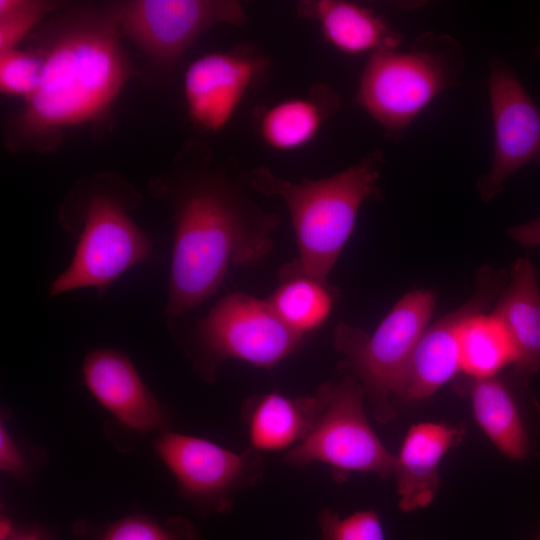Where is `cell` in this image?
Segmentation results:
<instances>
[{"label": "cell", "mask_w": 540, "mask_h": 540, "mask_svg": "<svg viewBox=\"0 0 540 540\" xmlns=\"http://www.w3.org/2000/svg\"><path fill=\"white\" fill-rule=\"evenodd\" d=\"M468 397L475 420L488 439L505 456L521 460L528 454V436L510 386L497 375L466 377L454 384Z\"/></svg>", "instance_id": "cell-20"}, {"label": "cell", "mask_w": 540, "mask_h": 540, "mask_svg": "<svg viewBox=\"0 0 540 540\" xmlns=\"http://www.w3.org/2000/svg\"><path fill=\"white\" fill-rule=\"evenodd\" d=\"M319 397L268 393L250 398L243 408L251 447L277 451L297 445L309 432L319 410Z\"/></svg>", "instance_id": "cell-19"}, {"label": "cell", "mask_w": 540, "mask_h": 540, "mask_svg": "<svg viewBox=\"0 0 540 540\" xmlns=\"http://www.w3.org/2000/svg\"><path fill=\"white\" fill-rule=\"evenodd\" d=\"M504 277L489 268L482 269L475 295L461 307L427 326L393 393L392 405L395 410L397 403L411 404L427 399L461 371L459 326L470 313L485 311L499 293Z\"/></svg>", "instance_id": "cell-13"}, {"label": "cell", "mask_w": 540, "mask_h": 540, "mask_svg": "<svg viewBox=\"0 0 540 540\" xmlns=\"http://www.w3.org/2000/svg\"><path fill=\"white\" fill-rule=\"evenodd\" d=\"M138 204L139 195L118 179L89 181L71 193L60 219L77 242L70 263L51 282V298L83 288L101 296L128 270L155 258L152 240L131 217Z\"/></svg>", "instance_id": "cell-4"}, {"label": "cell", "mask_w": 540, "mask_h": 540, "mask_svg": "<svg viewBox=\"0 0 540 540\" xmlns=\"http://www.w3.org/2000/svg\"><path fill=\"white\" fill-rule=\"evenodd\" d=\"M42 72L43 59L35 49L0 52V90L5 95L29 98L38 88Z\"/></svg>", "instance_id": "cell-25"}, {"label": "cell", "mask_w": 540, "mask_h": 540, "mask_svg": "<svg viewBox=\"0 0 540 540\" xmlns=\"http://www.w3.org/2000/svg\"><path fill=\"white\" fill-rule=\"evenodd\" d=\"M338 369L340 379L316 391L320 405L315 421L304 439L286 453L284 462L298 467L326 464L338 482L356 472L385 479L393 474L395 455L367 419L363 387L345 367L339 364Z\"/></svg>", "instance_id": "cell-6"}, {"label": "cell", "mask_w": 540, "mask_h": 540, "mask_svg": "<svg viewBox=\"0 0 540 540\" xmlns=\"http://www.w3.org/2000/svg\"><path fill=\"white\" fill-rule=\"evenodd\" d=\"M302 342L303 335L289 328L268 300L233 292L198 320L189 351L196 372L213 381L227 359L271 369Z\"/></svg>", "instance_id": "cell-8"}, {"label": "cell", "mask_w": 540, "mask_h": 540, "mask_svg": "<svg viewBox=\"0 0 540 540\" xmlns=\"http://www.w3.org/2000/svg\"><path fill=\"white\" fill-rule=\"evenodd\" d=\"M463 434L462 426L441 422H421L410 427L395 455L393 469L402 511L411 512L433 501L440 483L439 463Z\"/></svg>", "instance_id": "cell-15"}, {"label": "cell", "mask_w": 540, "mask_h": 540, "mask_svg": "<svg viewBox=\"0 0 540 540\" xmlns=\"http://www.w3.org/2000/svg\"><path fill=\"white\" fill-rule=\"evenodd\" d=\"M154 448L175 478L180 496L202 516L231 511L234 496L263 478L261 454L252 447L235 452L204 438L167 430L158 435Z\"/></svg>", "instance_id": "cell-10"}, {"label": "cell", "mask_w": 540, "mask_h": 540, "mask_svg": "<svg viewBox=\"0 0 540 540\" xmlns=\"http://www.w3.org/2000/svg\"><path fill=\"white\" fill-rule=\"evenodd\" d=\"M321 540H386L379 515L374 510H362L341 517L325 507L317 517Z\"/></svg>", "instance_id": "cell-26"}, {"label": "cell", "mask_w": 540, "mask_h": 540, "mask_svg": "<svg viewBox=\"0 0 540 540\" xmlns=\"http://www.w3.org/2000/svg\"><path fill=\"white\" fill-rule=\"evenodd\" d=\"M488 94L494 150L488 173L476 184L480 198L489 202L507 179L530 163L540 166V108L514 70L496 55L489 60Z\"/></svg>", "instance_id": "cell-11"}, {"label": "cell", "mask_w": 540, "mask_h": 540, "mask_svg": "<svg viewBox=\"0 0 540 540\" xmlns=\"http://www.w3.org/2000/svg\"><path fill=\"white\" fill-rule=\"evenodd\" d=\"M59 4L46 0H0V52L20 42Z\"/></svg>", "instance_id": "cell-24"}, {"label": "cell", "mask_w": 540, "mask_h": 540, "mask_svg": "<svg viewBox=\"0 0 540 540\" xmlns=\"http://www.w3.org/2000/svg\"><path fill=\"white\" fill-rule=\"evenodd\" d=\"M269 69L267 55L250 45L195 59L184 75V97L192 123L205 132L223 129Z\"/></svg>", "instance_id": "cell-12"}, {"label": "cell", "mask_w": 540, "mask_h": 540, "mask_svg": "<svg viewBox=\"0 0 540 540\" xmlns=\"http://www.w3.org/2000/svg\"><path fill=\"white\" fill-rule=\"evenodd\" d=\"M435 303L432 290L415 289L395 303L372 334L343 322L334 330V346L344 356L340 365L359 381L375 418L382 423L397 414L393 393L429 324Z\"/></svg>", "instance_id": "cell-7"}, {"label": "cell", "mask_w": 540, "mask_h": 540, "mask_svg": "<svg viewBox=\"0 0 540 540\" xmlns=\"http://www.w3.org/2000/svg\"><path fill=\"white\" fill-rule=\"evenodd\" d=\"M299 18L318 24L324 40L346 55H372L396 49L402 35L372 9L345 0H303L296 4Z\"/></svg>", "instance_id": "cell-16"}, {"label": "cell", "mask_w": 540, "mask_h": 540, "mask_svg": "<svg viewBox=\"0 0 540 540\" xmlns=\"http://www.w3.org/2000/svg\"><path fill=\"white\" fill-rule=\"evenodd\" d=\"M4 423L2 420L0 424V469L15 479H26L29 473L27 456Z\"/></svg>", "instance_id": "cell-27"}, {"label": "cell", "mask_w": 540, "mask_h": 540, "mask_svg": "<svg viewBox=\"0 0 540 540\" xmlns=\"http://www.w3.org/2000/svg\"><path fill=\"white\" fill-rule=\"evenodd\" d=\"M35 48L41 81L8 131L10 147L46 151L67 129L108 113L133 71L109 3L66 11Z\"/></svg>", "instance_id": "cell-2"}, {"label": "cell", "mask_w": 540, "mask_h": 540, "mask_svg": "<svg viewBox=\"0 0 540 540\" xmlns=\"http://www.w3.org/2000/svg\"><path fill=\"white\" fill-rule=\"evenodd\" d=\"M109 6L122 37L162 70L173 69L211 28L247 22L242 4L235 0H124Z\"/></svg>", "instance_id": "cell-9"}, {"label": "cell", "mask_w": 540, "mask_h": 540, "mask_svg": "<svg viewBox=\"0 0 540 540\" xmlns=\"http://www.w3.org/2000/svg\"><path fill=\"white\" fill-rule=\"evenodd\" d=\"M82 376L94 399L127 428L159 434L169 430L168 411L124 352L112 348L89 351Z\"/></svg>", "instance_id": "cell-14"}, {"label": "cell", "mask_w": 540, "mask_h": 540, "mask_svg": "<svg viewBox=\"0 0 540 540\" xmlns=\"http://www.w3.org/2000/svg\"><path fill=\"white\" fill-rule=\"evenodd\" d=\"M91 540H201L191 521L172 516L165 521L149 515L133 514L120 518L94 535Z\"/></svg>", "instance_id": "cell-23"}, {"label": "cell", "mask_w": 540, "mask_h": 540, "mask_svg": "<svg viewBox=\"0 0 540 540\" xmlns=\"http://www.w3.org/2000/svg\"><path fill=\"white\" fill-rule=\"evenodd\" d=\"M464 67L460 43L451 35L419 34L406 50L369 56L360 75L355 103L397 141L413 120Z\"/></svg>", "instance_id": "cell-5"}, {"label": "cell", "mask_w": 540, "mask_h": 540, "mask_svg": "<svg viewBox=\"0 0 540 540\" xmlns=\"http://www.w3.org/2000/svg\"><path fill=\"white\" fill-rule=\"evenodd\" d=\"M492 313L512 342L516 377L526 383L540 369V288L537 270L529 257L513 265L510 282Z\"/></svg>", "instance_id": "cell-17"}, {"label": "cell", "mask_w": 540, "mask_h": 540, "mask_svg": "<svg viewBox=\"0 0 540 540\" xmlns=\"http://www.w3.org/2000/svg\"><path fill=\"white\" fill-rule=\"evenodd\" d=\"M536 54L540 58V45L536 48Z\"/></svg>", "instance_id": "cell-31"}, {"label": "cell", "mask_w": 540, "mask_h": 540, "mask_svg": "<svg viewBox=\"0 0 540 540\" xmlns=\"http://www.w3.org/2000/svg\"><path fill=\"white\" fill-rule=\"evenodd\" d=\"M16 529H14L12 521L7 516H1L0 521V540H8Z\"/></svg>", "instance_id": "cell-30"}, {"label": "cell", "mask_w": 540, "mask_h": 540, "mask_svg": "<svg viewBox=\"0 0 540 540\" xmlns=\"http://www.w3.org/2000/svg\"><path fill=\"white\" fill-rule=\"evenodd\" d=\"M8 540H54V538L41 527H24L16 529Z\"/></svg>", "instance_id": "cell-29"}, {"label": "cell", "mask_w": 540, "mask_h": 540, "mask_svg": "<svg viewBox=\"0 0 540 540\" xmlns=\"http://www.w3.org/2000/svg\"><path fill=\"white\" fill-rule=\"evenodd\" d=\"M458 343L461 371L471 378L496 376L515 361L510 337L492 312L467 315L459 326Z\"/></svg>", "instance_id": "cell-21"}, {"label": "cell", "mask_w": 540, "mask_h": 540, "mask_svg": "<svg viewBox=\"0 0 540 540\" xmlns=\"http://www.w3.org/2000/svg\"><path fill=\"white\" fill-rule=\"evenodd\" d=\"M340 107L341 98L333 87L314 83L306 95L260 107L255 113L257 131L273 150H298L315 139Z\"/></svg>", "instance_id": "cell-18"}, {"label": "cell", "mask_w": 540, "mask_h": 540, "mask_svg": "<svg viewBox=\"0 0 540 540\" xmlns=\"http://www.w3.org/2000/svg\"><path fill=\"white\" fill-rule=\"evenodd\" d=\"M280 278L281 284L268 299L279 318L301 335L322 325L334 304L328 284L299 274Z\"/></svg>", "instance_id": "cell-22"}, {"label": "cell", "mask_w": 540, "mask_h": 540, "mask_svg": "<svg viewBox=\"0 0 540 540\" xmlns=\"http://www.w3.org/2000/svg\"><path fill=\"white\" fill-rule=\"evenodd\" d=\"M173 219V247L164 316L168 322L203 304L232 267L251 266L273 248L280 224L225 173L204 166L152 182Z\"/></svg>", "instance_id": "cell-1"}, {"label": "cell", "mask_w": 540, "mask_h": 540, "mask_svg": "<svg viewBox=\"0 0 540 540\" xmlns=\"http://www.w3.org/2000/svg\"><path fill=\"white\" fill-rule=\"evenodd\" d=\"M384 162L381 150L363 156L346 169L320 179L291 182L267 167L244 174L255 191L280 198L294 228L298 258L280 275L299 274L327 283V277L350 238L362 204L379 196L378 179Z\"/></svg>", "instance_id": "cell-3"}, {"label": "cell", "mask_w": 540, "mask_h": 540, "mask_svg": "<svg viewBox=\"0 0 540 540\" xmlns=\"http://www.w3.org/2000/svg\"><path fill=\"white\" fill-rule=\"evenodd\" d=\"M507 233L513 240L524 246H540V216L530 222L509 228Z\"/></svg>", "instance_id": "cell-28"}]
</instances>
